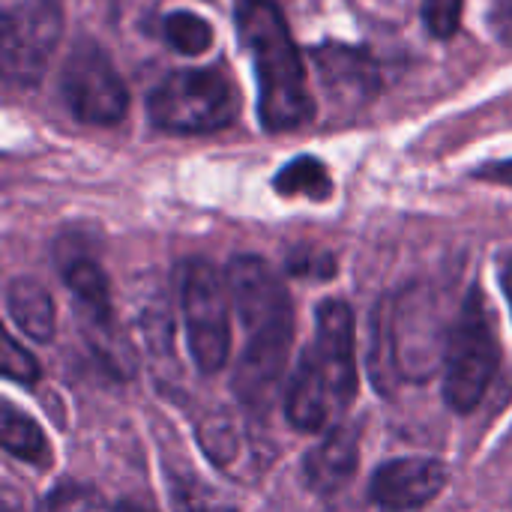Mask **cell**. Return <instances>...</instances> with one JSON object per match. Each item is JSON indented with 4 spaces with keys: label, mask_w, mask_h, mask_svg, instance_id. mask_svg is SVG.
Segmentation results:
<instances>
[{
    "label": "cell",
    "mask_w": 512,
    "mask_h": 512,
    "mask_svg": "<svg viewBox=\"0 0 512 512\" xmlns=\"http://www.w3.org/2000/svg\"><path fill=\"white\" fill-rule=\"evenodd\" d=\"M312 63L333 108L357 111L369 105L381 90V66L366 48L324 42L312 51Z\"/></svg>",
    "instance_id": "obj_11"
},
{
    "label": "cell",
    "mask_w": 512,
    "mask_h": 512,
    "mask_svg": "<svg viewBox=\"0 0 512 512\" xmlns=\"http://www.w3.org/2000/svg\"><path fill=\"white\" fill-rule=\"evenodd\" d=\"M462 6H465V0H423L426 30L438 39L456 36V30L462 24Z\"/></svg>",
    "instance_id": "obj_21"
},
{
    "label": "cell",
    "mask_w": 512,
    "mask_h": 512,
    "mask_svg": "<svg viewBox=\"0 0 512 512\" xmlns=\"http://www.w3.org/2000/svg\"><path fill=\"white\" fill-rule=\"evenodd\" d=\"M501 285L507 291V300H510V312H512V255L504 258V267H501Z\"/></svg>",
    "instance_id": "obj_27"
},
{
    "label": "cell",
    "mask_w": 512,
    "mask_h": 512,
    "mask_svg": "<svg viewBox=\"0 0 512 512\" xmlns=\"http://www.w3.org/2000/svg\"><path fill=\"white\" fill-rule=\"evenodd\" d=\"M0 438H3V450L9 456L27 462L33 468H48L51 465V447H48L42 429L27 414H18L15 408H6Z\"/></svg>",
    "instance_id": "obj_16"
},
{
    "label": "cell",
    "mask_w": 512,
    "mask_h": 512,
    "mask_svg": "<svg viewBox=\"0 0 512 512\" xmlns=\"http://www.w3.org/2000/svg\"><path fill=\"white\" fill-rule=\"evenodd\" d=\"M324 512H363V507L354 498H348L345 492H339V495L330 498V504L324 507Z\"/></svg>",
    "instance_id": "obj_26"
},
{
    "label": "cell",
    "mask_w": 512,
    "mask_h": 512,
    "mask_svg": "<svg viewBox=\"0 0 512 512\" xmlns=\"http://www.w3.org/2000/svg\"><path fill=\"white\" fill-rule=\"evenodd\" d=\"M162 33H165V39L171 42V48H174V51L189 54V57L204 54V51L213 45V27H210L201 15H195V12H183V9H177V12H168V15H165V21H162Z\"/></svg>",
    "instance_id": "obj_18"
},
{
    "label": "cell",
    "mask_w": 512,
    "mask_h": 512,
    "mask_svg": "<svg viewBox=\"0 0 512 512\" xmlns=\"http://www.w3.org/2000/svg\"><path fill=\"white\" fill-rule=\"evenodd\" d=\"M501 366V345L495 330V315L480 288L462 303L459 321L450 333L444 360V399L456 414H471Z\"/></svg>",
    "instance_id": "obj_3"
},
{
    "label": "cell",
    "mask_w": 512,
    "mask_h": 512,
    "mask_svg": "<svg viewBox=\"0 0 512 512\" xmlns=\"http://www.w3.org/2000/svg\"><path fill=\"white\" fill-rule=\"evenodd\" d=\"M6 312H9L12 324L24 336H30L33 342H51L54 339V327H57L54 300L42 282H36L30 276L12 279L6 288Z\"/></svg>",
    "instance_id": "obj_15"
},
{
    "label": "cell",
    "mask_w": 512,
    "mask_h": 512,
    "mask_svg": "<svg viewBox=\"0 0 512 512\" xmlns=\"http://www.w3.org/2000/svg\"><path fill=\"white\" fill-rule=\"evenodd\" d=\"M63 36V9L57 0H18L3 15L0 63L6 84L30 87L42 78Z\"/></svg>",
    "instance_id": "obj_7"
},
{
    "label": "cell",
    "mask_w": 512,
    "mask_h": 512,
    "mask_svg": "<svg viewBox=\"0 0 512 512\" xmlns=\"http://www.w3.org/2000/svg\"><path fill=\"white\" fill-rule=\"evenodd\" d=\"M276 192L279 195H288V198H297V195H306L312 201H327L333 195V180L324 168L321 159H312V156H297L291 159L273 180Z\"/></svg>",
    "instance_id": "obj_17"
},
{
    "label": "cell",
    "mask_w": 512,
    "mask_h": 512,
    "mask_svg": "<svg viewBox=\"0 0 512 512\" xmlns=\"http://www.w3.org/2000/svg\"><path fill=\"white\" fill-rule=\"evenodd\" d=\"M3 375L18 384H36L39 378V363L12 336L3 339Z\"/></svg>",
    "instance_id": "obj_22"
},
{
    "label": "cell",
    "mask_w": 512,
    "mask_h": 512,
    "mask_svg": "<svg viewBox=\"0 0 512 512\" xmlns=\"http://www.w3.org/2000/svg\"><path fill=\"white\" fill-rule=\"evenodd\" d=\"M291 339H294V321L249 333V342L237 360L234 381H231L240 405H246L255 414L273 405L276 390L285 378Z\"/></svg>",
    "instance_id": "obj_9"
},
{
    "label": "cell",
    "mask_w": 512,
    "mask_h": 512,
    "mask_svg": "<svg viewBox=\"0 0 512 512\" xmlns=\"http://www.w3.org/2000/svg\"><path fill=\"white\" fill-rule=\"evenodd\" d=\"M201 447L213 462H231L237 456V435L228 423L213 420L207 429H201Z\"/></svg>",
    "instance_id": "obj_24"
},
{
    "label": "cell",
    "mask_w": 512,
    "mask_h": 512,
    "mask_svg": "<svg viewBox=\"0 0 512 512\" xmlns=\"http://www.w3.org/2000/svg\"><path fill=\"white\" fill-rule=\"evenodd\" d=\"M237 33L255 66L261 126L270 132H288L309 123L315 99L300 48L276 0H240Z\"/></svg>",
    "instance_id": "obj_2"
},
{
    "label": "cell",
    "mask_w": 512,
    "mask_h": 512,
    "mask_svg": "<svg viewBox=\"0 0 512 512\" xmlns=\"http://www.w3.org/2000/svg\"><path fill=\"white\" fill-rule=\"evenodd\" d=\"M225 279H228L234 312L240 315L246 333L294 321V309H291V297H288L285 282L258 255L231 258Z\"/></svg>",
    "instance_id": "obj_10"
},
{
    "label": "cell",
    "mask_w": 512,
    "mask_h": 512,
    "mask_svg": "<svg viewBox=\"0 0 512 512\" xmlns=\"http://www.w3.org/2000/svg\"><path fill=\"white\" fill-rule=\"evenodd\" d=\"M120 512H153V507H147V504H141V501H126Z\"/></svg>",
    "instance_id": "obj_28"
},
{
    "label": "cell",
    "mask_w": 512,
    "mask_h": 512,
    "mask_svg": "<svg viewBox=\"0 0 512 512\" xmlns=\"http://www.w3.org/2000/svg\"><path fill=\"white\" fill-rule=\"evenodd\" d=\"M36 512H111L108 501L102 498L99 489L84 486V483H60L57 489H51Z\"/></svg>",
    "instance_id": "obj_20"
},
{
    "label": "cell",
    "mask_w": 512,
    "mask_h": 512,
    "mask_svg": "<svg viewBox=\"0 0 512 512\" xmlns=\"http://www.w3.org/2000/svg\"><path fill=\"white\" fill-rule=\"evenodd\" d=\"M288 273L291 276H333L336 273V258L324 249H294L288 255Z\"/></svg>",
    "instance_id": "obj_23"
},
{
    "label": "cell",
    "mask_w": 512,
    "mask_h": 512,
    "mask_svg": "<svg viewBox=\"0 0 512 512\" xmlns=\"http://www.w3.org/2000/svg\"><path fill=\"white\" fill-rule=\"evenodd\" d=\"M186 339L204 375L225 369L231 354V291L228 279L207 261H189L180 285Z\"/></svg>",
    "instance_id": "obj_6"
},
{
    "label": "cell",
    "mask_w": 512,
    "mask_h": 512,
    "mask_svg": "<svg viewBox=\"0 0 512 512\" xmlns=\"http://www.w3.org/2000/svg\"><path fill=\"white\" fill-rule=\"evenodd\" d=\"M357 336L354 312L342 300L318 306L315 342L300 357L288 390L285 414L300 432H321L333 426L357 396Z\"/></svg>",
    "instance_id": "obj_1"
},
{
    "label": "cell",
    "mask_w": 512,
    "mask_h": 512,
    "mask_svg": "<svg viewBox=\"0 0 512 512\" xmlns=\"http://www.w3.org/2000/svg\"><path fill=\"white\" fill-rule=\"evenodd\" d=\"M57 267L66 282V288L81 300V306L93 315V321L108 324L111 321V285L102 270V264L87 255L84 249H57Z\"/></svg>",
    "instance_id": "obj_14"
},
{
    "label": "cell",
    "mask_w": 512,
    "mask_h": 512,
    "mask_svg": "<svg viewBox=\"0 0 512 512\" xmlns=\"http://www.w3.org/2000/svg\"><path fill=\"white\" fill-rule=\"evenodd\" d=\"M156 129L174 135H210L234 123L237 93L219 69H177L147 99Z\"/></svg>",
    "instance_id": "obj_4"
},
{
    "label": "cell",
    "mask_w": 512,
    "mask_h": 512,
    "mask_svg": "<svg viewBox=\"0 0 512 512\" xmlns=\"http://www.w3.org/2000/svg\"><path fill=\"white\" fill-rule=\"evenodd\" d=\"M171 507L174 512H237L231 501L216 495L195 474H171Z\"/></svg>",
    "instance_id": "obj_19"
},
{
    "label": "cell",
    "mask_w": 512,
    "mask_h": 512,
    "mask_svg": "<svg viewBox=\"0 0 512 512\" xmlns=\"http://www.w3.org/2000/svg\"><path fill=\"white\" fill-rule=\"evenodd\" d=\"M477 177H483V180H492V183H504V186H512V159L510 162H495V165H486L483 171H477Z\"/></svg>",
    "instance_id": "obj_25"
},
{
    "label": "cell",
    "mask_w": 512,
    "mask_h": 512,
    "mask_svg": "<svg viewBox=\"0 0 512 512\" xmlns=\"http://www.w3.org/2000/svg\"><path fill=\"white\" fill-rule=\"evenodd\" d=\"M360 465V441L351 426H336L303 459V480L318 495H339L348 489Z\"/></svg>",
    "instance_id": "obj_13"
},
{
    "label": "cell",
    "mask_w": 512,
    "mask_h": 512,
    "mask_svg": "<svg viewBox=\"0 0 512 512\" xmlns=\"http://www.w3.org/2000/svg\"><path fill=\"white\" fill-rule=\"evenodd\" d=\"M378 324L384 330L387 363L393 375L423 384L438 372L441 360H447L450 339H444L438 306L429 288L423 285L405 288L387 306V321Z\"/></svg>",
    "instance_id": "obj_5"
},
{
    "label": "cell",
    "mask_w": 512,
    "mask_h": 512,
    "mask_svg": "<svg viewBox=\"0 0 512 512\" xmlns=\"http://www.w3.org/2000/svg\"><path fill=\"white\" fill-rule=\"evenodd\" d=\"M447 486V465L438 459H393L372 474L369 498L384 512H411L426 507Z\"/></svg>",
    "instance_id": "obj_12"
},
{
    "label": "cell",
    "mask_w": 512,
    "mask_h": 512,
    "mask_svg": "<svg viewBox=\"0 0 512 512\" xmlns=\"http://www.w3.org/2000/svg\"><path fill=\"white\" fill-rule=\"evenodd\" d=\"M60 96L72 117L93 126H114L129 111V90L99 45H78L60 72Z\"/></svg>",
    "instance_id": "obj_8"
}]
</instances>
